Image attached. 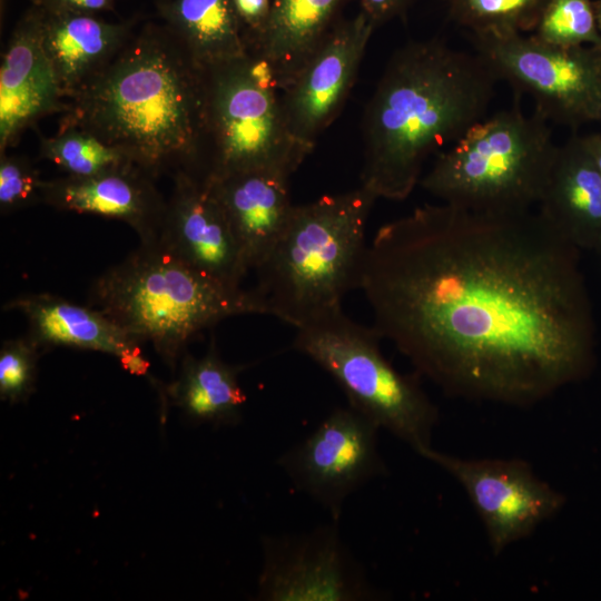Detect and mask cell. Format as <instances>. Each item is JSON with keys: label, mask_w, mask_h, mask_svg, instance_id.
<instances>
[{"label": "cell", "mask_w": 601, "mask_h": 601, "mask_svg": "<svg viewBox=\"0 0 601 601\" xmlns=\"http://www.w3.org/2000/svg\"><path fill=\"white\" fill-rule=\"evenodd\" d=\"M574 248L533 210L425 205L378 228L359 288L378 335L444 393L523 407L591 366Z\"/></svg>", "instance_id": "1"}, {"label": "cell", "mask_w": 601, "mask_h": 601, "mask_svg": "<svg viewBox=\"0 0 601 601\" xmlns=\"http://www.w3.org/2000/svg\"><path fill=\"white\" fill-rule=\"evenodd\" d=\"M155 179L201 177L203 67L164 23H145L61 112Z\"/></svg>", "instance_id": "2"}, {"label": "cell", "mask_w": 601, "mask_h": 601, "mask_svg": "<svg viewBox=\"0 0 601 601\" xmlns=\"http://www.w3.org/2000/svg\"><path fill=\"white\" fill-rule=\"evenodd\" d=\"M499 77L479 53L411 42L388 61L364 116L362 185L403 200L426 159L485 118Z\"/></svg>", "instance_id": "3"}, {"label": "cell", "mask_w": 601, "mask_h": 601, "mask_svg": "<svg viewBox=\"0 0 601 601\" xmlns=\"http://www.w3.org/2000/svg\"><path fill=\"white\" fill-rule=\"evenodd\" d=\"M378 197L365 186L294 206L289 220L255 269L252 288L264 314L299 328L342 308L359 288L366 224Z\"/></svg>", "instance_id": "4"}, {"label": "cell", "mask_w": 601, "mask_h": 601, "mask_svg": "<svg viewBox=\"0 0 601 601\" xmlns=\"http://www.w3.org/2000/svg\"><path fill=\"white\" fill-rule=\"evenodd\" d=\"M88 306L169 363L199 332L235 315L264 314L253 289L233 290L203 276L158 240L140 243L95 279Z\"/></svg>", "instance_id": "5"}, {"label": "cell", "mask_w": 601, "mask_h": 601, "mask_svg": "<svg viewBox=\"0 0 601 601\" xmlns=\"http://www.w3.org/2000/svg\"><path fill=\"white\" fill-rule=\"evenodd\" d=\"M549 121L518 104L484 118L436 154L420 185L444 204L490 213L518 214L536 206L558 146Z\"/></svg>", "instance_id": "6"}, {"label": "cell", "mask_w": 601, "mask_h": 601, "mask_svg": "<svg viewBox=\"0 0 601 601\" xmlns=\"http://www.w3.org/2000/svg\"><path fill=\"white\" fill-rule=\"evenodd\" d=\"M203 178L273 169L292 176L313 148L290 132L277 85L256 55L203 67Z\"/></svg>", "instance_id": "7"}, {"label": "cell", "mask_w": 601, "mask_h": 601, "mask_svg": "<svg viewBox=\"0 0 601 601\" xmlns=\"http://www.w3.org/2000/svg\"><path fill=\"white\" fill-rule=\"evenodd\" d=\"M296 329L294 348L335 380L351 407L415 452L432 445L439 410L416 376L400 373L386 359L374 327L339 308Z\"/></svg>", "instance_id": "8"}, {"label": "cell", "mask_w": 601, "mask_h": 601, "mask_svg": "<svg viewBox=\"0 0 601 601\" xmlns=\"http://www.w3.org/2000/svg\"><path fill=\"white\" fill-rule=\"evenodd\" d=\"M500 80L526 92L548 121L577 128L601 115V46L559 47L533 35H472Z\"/></svg>", "instance_id": "9"}, {"label": "cell", "mask_w": 601, "mask_h": 601, "mask_svg": "<svg viewBox=\"0 0 601 601\" xmlns=\"http://www.w3.org/2000/svg\"><path fill=\"white\" fill-rule=\"evenodd\" d=\"M378 430L349 405L336 407L308 436L282 454L277 464L297 491L338 521L352 493L387 473L378 450Z\"/></svg>", "instance_id": "10"}, {"label": "cell", "mask_w": 601, "mask_h": 601, "mask_svg": "<svg viewBox=\"0 0 601 601\" xmlns=\"http://www.w3.org/2000/svg\"><path fill=\"white\" fill-rule=\"evenodd\" d=\"M338 521L300 534L266 536L257 599L374 601L384 593L344 542Z\"/></svg>", "instance_id": "11"}, {"label": "cell", "mask_w": 601, "mask_h": 601, "mask_svg": "<svg viewBox=\"0 0 601 601\" xmlns=\"http://www.w3.org/2000/svg\"><path fill=\"white\" fill-rule=\"evenodd\" d=\"M453 476L464 489L497 555L554 516L565 497L519 459H462L434 449L416 452Z\"/></svg>", "instance_id": "12"}, {"label": "cell", "mask_w": 601, "mask_h": 601, "mask_svg": "<svg viewBox=\"0 0 601 601\" xmlns=\"http://www.w3.org/2000/svg\"><path fill=\"white\" fill-rule=\"evenodd\" d=\"M375 28L362 11L339 21L279 90L286 124L297 140L314 148L317 136L336 118Z\"/></svg>", "instance_id": "13"}, {"label": "cell", "mask_w": 601, "mask_h": 601, "mask_svg": "<svg viewBox=\"0 0 601 601\" xmlns=\"http://www.w3.org/2000/svg\"><path fill=\"white\" fill-rule=\"evenodd\" d=\"M158 242L203 276L233 290L249 273L226 215L205 178L173 177Z\"/></svg>", "instance_id": "14"}, {"label": "cell", "mask_w": 601, "mask_h": 601, "mask_svg": "<svg viewBox=\"0 0 601 601\" xmlns=\"http://www.w3.org/2000/svg\"><path fill=\"white\" fill-rule=\"evenodd\" d=\"M156 180L127 161L90 176L42 180L40 200L59 210L125 221L140 243H151L159 239L167 210Z\"/></svg>", "instance_id": "15"}, {"label": "cell", "mask_w": 601, "mask_h": 601, "mask_svg": "<svg viewBox=\"0 0 601 601\" xmlns=\"http://www.w3.org/2000/svg\"><path fill=\"white\" fill-rule=\"evenodd\" d=\"M65 100L42 45L38 4L16 24L0 68V152L14 146L38 120L62 112Z\"/></svg>", "instance_id": "16"}, {"label": "cell", "mask_w": 601, "mask_h": 601, "mask_svg": "<svg viewBox=\"0 0 601 601\" xmlns=\"http://www.w3.org/2000/svg\"><path fill=\"white\" fill-rule=\"evenodd\" d=\"M290 176L254 169L205 178L221 206L248 270L265 259L293 213Z\"/></svg>", "instance_id": "17"}, {"label": "cell", "mask_w": 601, "mask_h": 601, "mask_svg": "<svg viewBox=\"0 0 601 601\" xmlns=\"http://www.w3.org/2000/svg\"><path fill=\"white\" fill-rule=\"evenodd\" d=\"M536 213L572 246H601V179L583 136L558 146Z\"/></svg>", "instance_id": "18"}, {"label": "cell", "mask_w": 601, "mask_h": 601, "mask_svg": "<svg viewBox=\"0 0 601 601\" xmlns=\"http://www.w3.org/2000/svg\"><path fill=\"white\" fill-rule=\"evenodd\" d=\"M39 8L43 49L66 104L114 59L132 35L134 22Z\"/></svg>", "instance_id": "19"}, {"label": "cell", "mask_w": 601, "mask_h": 601, "mask_svg": "<svg viewBox=\"0 0 601 601\" xmlns=\"http://www.w3.org/2000/svg\"><path fill=\"white\" fill-rule=\"evenodd\" d=\"M6 311H19L29 325L28 337L39 346H69L98 351L119 359L139 342L90 306L59 296L35 294L8 302Z\"/></svg>", "instance_id": "20"}, {"label": "cell", "mask_w": 601, "mask_h": 601, "mask_svg": "<svg viewBox=\"0 0 601 601\" xmlns=\"http://www.w3.org/2000/svg\"><path fill=\"white\" fill-rule=\"evenodd\" d=\"M347 0H272L267 29L255 51L278 91L321 46Z\"/></svg>", "instance_id": "21"}, {"label": "cell", "mask_w": 601, "mask_h": 601, "mask_svg": "<svg viewBox=\"0 0 601 601\" xmlns=\"http://www.w3.org/2000/svg\"><path fill=\"white\" fill-rule=\"evenodd\" d=\"M157 8L200 67L248 52L233 0H170Z\"/></svg>", "instance_id": "22"}, {"label": "cell", "mask_w": 601, "mask_h": 601, "mask_svg": "<svg viewBox=\"0 0 601 601\" xmlns=\"http://www.w3.org/2000/svg\"><path fill=\"white\" fill-rule=\"evenodd\" d=\"M239 372L238 366L221 359L213 342L203 357L186 355L170 393L185 413L196 421L236 423L246 402L238 382Z\"/></svg>", "instance_id": "23"}, {"label": "cell", "mask_w": 601, "mask_h": 601, "mask_svg": "<svg viewBox=\"0 0 601 601\" xmlns=\"http://www.w3.org/2000/svg\"><path fill=\"white\" fill-rule=\"evenodd\" d=\"M449 17L472 35L533 32L549 0H442Z\"/></svg>", "instance_id": "24"}, {"label": "cell", "mask_w": 601, "mask_h": 601, "mask_svg": "<svg viewBox=\"0 0 601 601\" xmlns=\"http://www.w3.org/2000/svg\"><path fill=\"white\" fill-rule=\"evenodd\" d=\"M39 151L69 176H90L128 161L93 135L73 127L59 128L52 137L40 136Z\"/></svg>", "instance_id": "25"}, {"label": "cell", "mask_w": 601, "mask_h": 601, "mask_svg": "<svg viewBox=\"0 0 601 601\" xmlns=\"http://www.w3.org/2000/svg\"><path fill=\"white\" fill-rule=\"evenodd\" d=\"M533 36L559 47L601 46L593 1L549 0Z\"/></svg>", "instance_id": "26"}, {"label": "cell", "mask_w": 601, "mask_h": 601, "mask_svg": "<svg viewBox=\"0 0 601 601\" xmlns=\"http://www.w3.org/2000/svg\"><path fill=\"white\" fill-rule=\"evenodd\" d=\"M38 345L27 337L8 339L0 349V396L3 401L27 398L35 384Z\"/></svg>", "instance_id": "27"}, {"label": "cell", "mask_w": 601, "mask_h": 601, "mask_svg": "<svg viewBox=\"0 0 601 601\" xmlns=\"http://www.w3.org/2000/svg\"><path fill=\"white\" fill-rule=\"evenodd\" d=\"M42 179L31 160L24 156L1 154L0 210L9 214L40 200Z\"/></svg>", "instance_id": "28"}, {"label": "cell", "mask_w": 601, "mask_h": 601, "mask_svg": "<svg viewBox=\"0 0 601 601\" xmlns=\"http://www.w3.org/2000/svg\"><path fill=\"white\" fill-rule=\"evenodd\" d=\"M247 51L258 47L270 17L272 0H233Z\"/></svg>", "instance_id": "29"}, {"label": "cell", "mask_w": 601, "mask_h": 601, "mask_svg": "<svg viewBox=\"0 0 601 601\" xmlns=\"http://www.w3.org/2000/svg\"><path fill=\"white\" fill-rule=\"evenodd\" d=\"M414 0H361V11L375 27L400 17Z\"/></svg>", "instance_id": "30"}, {"label": "cell", "mask_w": 601, "mask_h": 601, "mask_svg": "<svg viewBox=\"0 0 601 601\" xmlns=\"http://www.w3.org/2000/svg\"><path fill=\"white\" fill-rule=\"evenodd\" d=\"M33 2L51 11L97 14L111 10L115 0H33Z\"/></svg>", "instance_id": "31"}, {"label": "cell", "mask_w": 601, "mask_h": 601, "mask_svg": "<svg viewBox=\"0 0 601 601\" xmlns=\"http://www.w3.org/2000/svg\"><path fill=\"white\" fill-rule=\"evenodd\" d=\"M583 139L601 179V134L583 136Z\"/></svg>", "instance_id": "32"}, {"label": "cell", "mask_w": 601, "mask_h": 601, "mask_svg": "<svg viewBox=\"0 0 601 601\" xmlns=\"http://www.w3.org/2000/svg\"><path fill=\"white\" fill-rule=\"evenodd\" d=\"M599 31L601 35V0L593 1Z\"/></svg>", "instance_id": "33"}, {"label": "cell", "mask_w": 601, "mask_h": 601, "mask_svg": "<svg viewBox=\"0 0 601 601\" xmlns=\"http://www.w3.org/2000/svg\"><path fill=\"white\" fill-rule=\"evenodd\" d=\"M168 1H170V0H156V4L160 6V4H164V3L168 2Z\"/></svg>", "instance_id": "34"}, {"label": "cell", "mask_w": 601, "mask_h": 601, "mask_svg": "<svg viewBox=\"0 0 601 601\" xmlns=\"http://www.w3.org/2000/svg\"><path fill=\"white\" fill-rule=\"evenodd\" d=\"M599 122H601V115H600V118H599Z\"/></svg>", "instance_id": "35"}]
</instances>
